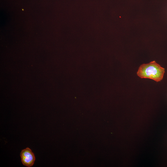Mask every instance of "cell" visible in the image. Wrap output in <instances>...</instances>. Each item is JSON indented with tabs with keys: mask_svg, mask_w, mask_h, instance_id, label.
<instances>
[{
	"mask_svg": "<svg viewBox=\"0 0 167 167\" xmlns=\"http://www.w3.org/2000/svg\"><path fill=\"white\" fill-rule=\"evenodd\" d=\"M165 72V68L153 61L141 65L137 74L141 78L149 79L158 82L163 79Z\"/></svg>",
	"mask_w": 167,
	"mask_h": 167,
	"instance_id": "obj_1",
	"label": "cell"
},
{
	"mask_svg": "<svg viewBox=\"0 0 167 167\" xmlns=\"http://www.w3.org/2000/svg\"><path fill=\"white\" fill-rule=\"evenodd\" d=\"M20 156L24 165L30 167L33 165L35 158L33 153L30 148H27L23 150L20 153Z\"/></svg>",
	"mask_w": 167,
	"mask_h": 167,
	"instance_id": "obj_2",
	"label": "cell"
}]
</instances>
